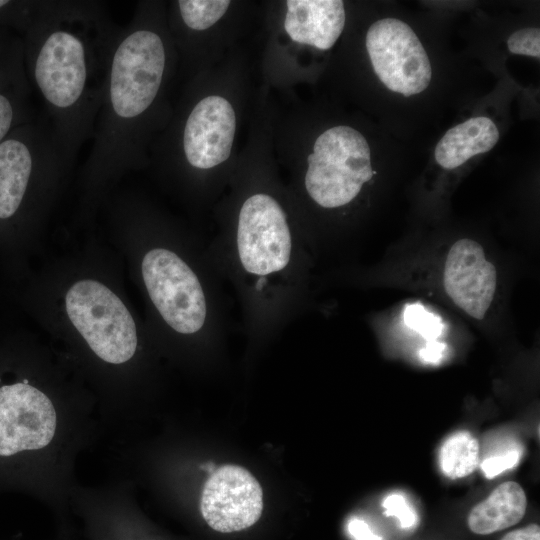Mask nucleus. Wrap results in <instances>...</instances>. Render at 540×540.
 <instances>
[{
    "label": "nucleus",
    "instance_id": "f257e3e1",
    "mask_svg": "<svg viewBox=\"0 0 540 540\" xmlns=\"http://www.w3.org/2000/svg\"><path fill=\"white\" fill-rule=\"evenodd\" d=\"M119 27L97 1H42L29 26L31 77L69 166L91 139Z\"/></svg>",
    "mask_w": 540,
    "mask_h": 540
},
{
    "label": "nucleus",
    "instance_id": "f03ea898",
    "mask_svg": "<svg viewBox=\"0 0 540 540\" xmlns=\"http://www.w3.org/2000/svg\"><path fill=\"white\" fill-rule=\"evenodd\" d=\"M167 53L160 33L136 15L115 37L83 176L91 192L136 164L144 121L160 93Z\"/></svg>",
    "mask_w": 540,
    "mask_h": 540
},
{
    "label": "nucleus",
    "instance_id": "7ed1b4c3",
    "mask_svg": "<svg viewBox=\"0 0 540 540\" xmlns=\"http://www.w3.org/2000/svg\"><path fill=\"white\" fill-rule=\"evenodd\" d=\"M375 173L365 137L350 126H335L314 143L305 188L319 206L338 208L352 202Z\"/></svg>",
    "mask_w": 540,
    "mask_h": 540
},
{
    "label": "nucleus",
    "instance_id": "20e7f679",
    "mask_svg": "<svg viewBox=\"0 0 540 540\" xmlns=\"http://www.w3.org/2000/svg\"><path fill=\"white\" fill-rule=\"evenodd\" d=\"M70 322L97 357L109 364H123L138 344L134 319L123 301L94 279L74 283L65 295Z\"/></svg>",
    "mask_w": 540,
    "mask_h": 540
},
{
    "label": "nucleus",
    "instance_id": "39448f33",
    "mask_svg": "<svg viewBox=\"0 0 540 540\" xmlns=\"http://www.w3.org/2000/svg\"><path fill=\"white\" fill-rule=\"evenodd\" d=\"M148 295L164 321L176 332L194 334L205 323L206 298L201 283L175 252L153 248L142 259Z\"/></svg>",
    "mask_w": 540,
    "mask_h": 540
},
{
    "label": "nucleus",
    "instance_id": "423d86ee",
    "mask_svg": "<svg viewBox=\"0 0 540 540\" xmlns=\"http://www.w3.org/2000/svg\"><path fill=\"white\" fill-rule=\"evenodd\" d=\"M366 48L375 74L390 91L410 97L429 86V57L404 21L384 18L374 22L366 34Z\"/></svg>",
    "mask_w": 540,
    "mask_h": 540
},
{
    "label": "nucleus",
    "instance_id": "0eeeda50",
    "mask_svg": "<svg viewBox=\"0 0 540 540\" xmlns=\"http://www.w3.org/2000/svg\"><path fill=\"white\" fill-rule=\"evenodd\" d=\"M69 167L46 119L26 130L24 138L4 139L0 143V220L17 213L33 180Z\"/></svg>",
    "mask_w": 540,
    "mask_h": 540
},
{
    "label": "nucleus",
    "instance_id": "6e6552de",
    "mask_svg": "<svg viewBox=\"0 0 540 540\" xmlns=\"http://www.w3.org/2000/svg\"><path fill=\"white\" fill-rule=\"evenodd\" d=\"M237 250L244 270L267 276L283 270L292 254V237L285 212L270 195L258 193L242 205Z\"/></svg>",
    "mask_w": 540,
    "mask_h": 540
},
{
    "label": "nucleus",
    "instance_id": "1a4fd4ad",
    "mask_svg": "<svg viewBox=\"0 0 540 540\" xmlns=\"http://www.w3.org/2000/svg\"><path fill=\"white\" fill-rule=\"evenodd\" d=\"M56 427V410L44 392L25 382L0 387V456L48 446Z\"/></svg>",
    "mask_w": 540,
    "mask_h": 540
},
{
    "label": "nucleus",
    "instance_id": "9d476101",
    "mask_svg": "<svg viewBox=\"0 0 540 540\" xmlns=\"http://www.w3.org/2000/svg\"><path fill=\"white\" fill-rule=\"evenodd\" d=\"M443 290L450 301L475 320L485 318L497 292L498 272L479 242L456 240L448 249L441 274Z\"/></svg>",
    "mask_w": 540,
    "mask_h": 540
},
{
    "label": "nucleus",
    "instance_id": "9b49d317",
    "mask_svg": "<svg viewBox=\"0 0 540 540\" xmlns=\"http://www.w3.org/2000/svg\"><path fill=\"white\" fill-rule=\"evenodd\" d=\"M201 514L215 531L231 533L249 528L260 518L263 492L256 478L238 465H223L206 481Z\"/></svg>",
    "mask_w": 540,
    "mask_h": 540
},
{
    "label": "nucleus",
    "instance_id": "f8f14e48",
    "mask_svg": "<svg viewBox=\"0 0 540 540\" xmlns=\"http://www.w3.org/2000/svg\"><path fill=\"white\" fill-rule=\"evenodd\" d=\"M235 130V112L225 98L211 95L200 100L182 130V152L187 163L206 170L226 161Z\"/></svg>",
    "mask_w": 540,
    "mask_h": 540
},
{
    "label": "nucleus",
    "instance_id": "ddd939ff",
    "mask_svg": "<svg viewBox=\"0 0 540 540\" xmlns=\"http://www.w3.org/2000/svg\"><path fill=\"white\" fill-rule=\"evenodd\" d=\"M284 28L290 38L321 50L330 49L345 25L340 0H288Z\"/></svg>",
    "mask_w": 540,
    "mask_h": 540
},
{
    "label": "nucleus",
    "instance_id": "4468645a",
    "mask_svg": "<svg viewBox=\"0 0 540 540\" xmlns=\"http://www.w3.org/2000/svg\"><path fill=\"white\" fill-rule=\"evenodd\" d=\"M495 123L485 116L473 117L449 129L435 148V160L452 170L475 155L490 151L498 142Z\"/></svg>",
    "mask_w": 540,
    "mask_h": 540
},
{
    "label": "nucleus",
    "instance_id": "2eb2a0df",
    "mask_svg": "<svg viewBox=\"0 0 540 540\" xmlns=\"http://www.w3.org/2000/svg\"><path fill=\"white\" fill-rule=\"evenodd\" d=\"M526 509L523 488L517 482L506 481L471 509L467 524L475 534H492L519 523Z\"/></svg>",
    "mask_w": 540,
    "mask_h": 540
},
{
    "label": "nucleus",
    "instance_id": "dca6fc26",
    "mask_svg": "<svg viewBox=\"0 0 540 540\" xmlns=\"http://www.w3.org/2000/svg\"><path fill=\"white\" fill-rule=\"evenodd\" d=\"M479 443L467 431L450 435L441 445L439 465L450 479H459L473 473L479 464Z\"/></svg>",
    "mask_w": 540,
    "mask_h": 540
},
{
    "label": "nucleus",
    "instance_id": "f3484780",
    "mask_svg": "<svg viewBox=\"0 0 540 540\" xmlns=\"http://www.w3.org/2000/svg\"><path fill=\"white\" fill-rule=\"evenodd\" d=\"M183 24L202 31L214 25L230 5L228 0H179L177 2Z\"/></svg>",
    "mask_w": 540,
    "mask_h": 540
},
{
    "label": "nucleus",
    "instance_id": "a211bd4d",
    "mask_svg": "<svg viewBox=\"0 0 540 540\" xmlns=\"http://www.w3.org/2000/svg\"><path fill=\"white\" fill-rule=\"evenodd\" d=\"M507 47L513 54L526 55L539 59L540 30L539 28H523L512 33L507 40Z\"/></svg>",
    "mask_w": 540,
    "mask_h": 540
},
{
    "label": "nucleus",
    "instance_id": "6ab92c4d",
    "mask_svg": "<svg viewBox=\"0 0 540 540\" xmlns=\"http://www.w3.org/2000/svg\"><path fill=\"white\" fill-rule=\"evenodd\" d=\"M386 516L399 520L403 529L413 527L417 523V515L401 493H391L382 502Z\"/></svg>",
    "mask_w": 540,
    "mask_h": 540
},
{
    "label": "nucleus",
    "instance_id": "aec40b11",
    "mask_svg": "<svg viewBox=\"0 0 540 540\" xmlns=\"http://www.w3.org/2000/svg\"><path fill=\"white\" fill-rule=\"evenodd\" d=\"M521 452L518 449L507 450L503 453L487 457L480 464L486 478L492 479L502 472L516 466L520 460Z\"/></svg>",
    "mask_w": 540,
    "mask_h": 540
},
{
    "label": "nucleus",
    "instance_id": "412c9836",
    "mask_svg": "<svg viewBox=\"0 0 540 540\" xmlns=\"http://www.w3.org/2000/svg\"><path fill=\"white\" fill-rule=\"evenodd\" d=\"M15 107L12 99L0 92V143L10 132L15 120Z\"/></svg>",
    "mask_w": 540,
    "mask_h": 540
},
{
    "label": "nucleus",
    "instance_id": "4be33fe9",
    "mask_svg": "<svg viewBox=\"0 0 540 540\" xmlns=\"http://www.w3.org/2000/svg\"><path fill=\"white\" fill-rule=\"evenodd\" d=\"M348 530L355 540H382V538L372 532L366 522L354 518L348 524Z\"/></svg>",
    "mask_w": 540,
    "mask_h": 540
},
{
    "label": "nucleus",
    "instance_id": "5701e85b",
    "mask_svg": "<svg viewBox=\"0 0 540 540\" xmlns=\"http://www.w3.org/2000/svg\"><path fill=\"white\" fill-rule=\"evenodd\" d=\"M501 540H540V527L530 524L507 533Z\"/></svg>",
    "mask_w": 540,
    "mask_h": 540
},
{
    "label": "nucleus",
    "instance_id": "b1692460",
    "mask_svg": "<svg viewBox=\"0 0 540 540\" xmlns=\"http://www.w3.org/2000/svg\"><path fill=\"white\" fill-rule=\"evenodd\" d=\"M443 347L440 344H430L421 351V357L428 362H436L441 357Z\"/></svg>",
    "mask_w": 540,
    "mask_h": 540
},
{
    "label": "nucleus",
    "instance_id": "393cba45",
    "mask_svg": "<svg viewBox=\"0 0 540 540\" xmlns=\"http://www.w3.org/2000/svg\"><path fill=\"white\" fill-rule=\"evenodd\" d=\"M9 1L7 0H0V9L3 8Z\"/></svg>",
    "mask_w": 540,
    "mask_h": 540
}]
</instances>
